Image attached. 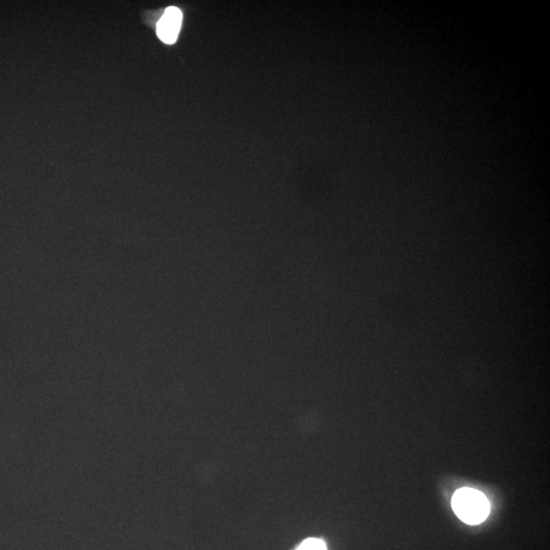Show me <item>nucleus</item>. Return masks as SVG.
I'll use <instances>...</instances> for the list:
<instances>
[{"label": "nucleus", "mask_w": 550, "mask_h": 550, "mask_svg": "<svg viewBox=\"0 0 550 550\" xmlns=\"http://www.w3.org/2000/svg\"><path fill=\"white\" fill-rule=\"evenodd\" d=\"M452 506L459 520L468 525L484 522L490 513L487 497L473 488H461L454 492Z\"/></svg>", "instance_id": "1"}, {"label": "nucleus", "mask_w": 550, "mask_h": 550, "mask_svg": "<svg viewBox=\"0 0 550 550\" xmlns=\"http://www.w3.org/2000/svg\"><path fill=\"white\" fill-rule=\"evenodd\" d=\"M183 14L178 7L170 6L166 9L163 16L157 24V35L159 39L166 44H173L177 41L180 26H182Z\"/></svg>", "instance_id": "2"}, {"label": "nucleus", "mask_w": 550, "mask_h": 550, "mask_svg": "<svg viewBox=\"0 0 550 550\" xmlns=\"http://www.w3.org/2000/svg\"><path fill=\"white\" fill-rule=\"evenodd\" d=\"M296 550H327L325 541L317 538H309L300 544Z\"/></svg>", "instance_id": "3"}]
</instances>
